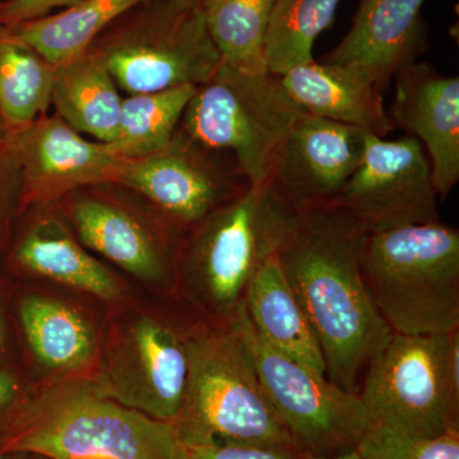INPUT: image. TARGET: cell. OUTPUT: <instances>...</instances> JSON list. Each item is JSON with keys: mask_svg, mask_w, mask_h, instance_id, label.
Returning <instances> with one entry per match:
<instances>
[{"mask_svg": "<svg viewBox=\"0 0 459 459\" xmlns=\"http://www.w3.org/2000/svg\"><path fill=\"white\" fill-rule=\"evenodd\" d=\"M186 343L188 380L172 422L181 443L296 448L263 392L235 320L199 322L186 332Z\"/></svg>", "mask_w": 459, "mask_h": 459, "instance_id": "4", "label": "cell"}, {"mask_svg": "<svg viewBox=\"0 0 459 459\" xmlns=\"http://www.w3.org/2000/svg\"><path fill=\"white\" fill-rule=\"evenodd\" d=\"M69 198V220L83 247L99 253L124 271L148 281H174L172 240L155 234L126 207L98 195H83L81 190Z\"/></svg>", "mask_w": 459, "mask_h": 459, "instance_id": "17", "label": "cell"}, {"mask_svg": "<svg viewBox=\"0 0 459 459\" xmlns=\"http://www.w3.org/2000/svg\"><path fill=\"white\" fill-rule=\"evenodd\" d=\"M50 105L74 131L111 143L119 129L123 98L113 75L95 54L87 51L54 66Z\"/></svg>", "mask_w": 459, "mask_h": 459, "instance_id": "21", "label": "cell"}, {"mask_svg": "<svg viewBox=\"0 0 459 459\" xmlns=\"http://www.w3.org/2000/svg\"><path fill=\"white\" fill-rule=\"evenodd\" d=\"M11 129L5 126V123L3 122L2 117H0V146H2L4 142H7L9 135H11Z\"/></svg>", "mask_w": 459, "mask_h": 459, "instance_id": "36", "label": "cell"}, {"mask_svg": "<svg viewBox=\"0 0 459 459\" xmlns=\"http://www.w3.org/2000/svg\"><path fill=\"white\" fill-rule=\"evenodd\" d=\"M301 113L280 75L244 74L221 65L195 89L178 131L234 157L250 184H255L267 179L277 148Z\"/></svg>", "mask_w": 459, "mask_h": 459, "instance_id": "8", "label": "cell"}, {"mask_svg": "<svg viewBox=\"0 0 459 459\" xmlns=\"http://www.w3.org/2000/svg\"><path fill=\"white\" fill-rule=\"evenodd\" d=\"M362 459H407L424 440L459 429V329L446 334H392L359 389Z\"/></svg>", "mask_w": 459, "mask_h": 459, "instance_id": "2", "label": "cell"}, {"mask_svg": "<svg viewBox=\"0 0 459 459\" xmlns=\"http://www.w3.org/2000/svg\"><path fill=\"white\" fill-rule=\"evenodd\" d=\"M367 135L303 111L277 148L268 178L296 212L331 204L360 166Z\"/></svg>", "mask_w": 459, "mask_h": 459, "instance_id": "14", "label": "cell"}, {"mask_svg": "<svg viewBox=\"0 0 459 459\" xmlns=\"http://www.w3.org/2000/svg\"><path fill=\"white\" fill-rule=\"evenodd\" d=\"M27 402L21 397L17 377L7 370H0V451L22 427Z\"/></svg>", "mask_w": 459, "mask_h": 459, "instance_id": "30", "label": "cell"}, {"mask_svg": "<svg viewBox=\"0 0 459 459\" xmlns=\"http://www.w3.org/2000/svg\"><path fill=\"white\" fill-rule=\"evenodd\" d=\"M16 211H21V177L9 135L0 146V243Z\"/></svg>", "mask_w": 459, "mask_h": 459, "instance_id": "29", "label": "cell"}, {"mask_svg": "<svg viewBox=\"0 0 459 459\" xmlns=\"http://www.w3.org/2000/svg\"><path fill=\"white\" fill-rule=\"evenodd\" d=\"M175 2L179 3V4L195 7V5H201V3L204 2V0H175Z\"/></svg>", "mask_w": 459, "mask_h": 459, "instance_id": "37", "label": "cell"}, {"mask_svg": "<svg viewBox=\"0 0 459 459\" xmlns=\"http://www.w3.org/2000/svg\"><path fill=\"white\" fill-rule=\"evenodd\" d=\"M21 177V211L49 207L77 190L117 186L128 160L92 142L59 117H39L11 133Z\"/></svg>", "mask_w": 459, "mask_h": 459, "instance_id": "13", "label": "cell"}, {"mask_svg": "<svg viewBox=\"0 0 459 459\" xmlns=\"http://www.w3.org/2000/svg\"><path fill=\"white\" fill-rule=\"evenodd\" d=\"M280 80L304 113L356 126L380 138L394 131L383 90L360 68L314 60L290 69Z\"/></svg>", "mask_w": 459, "mask_h": 459, "instance_id": "18", "label": "cell"}, {"mask_svg": "<svg viewBox=\"0 0 459 459\" xmlns=\"http://www.w3.org/2000/svg\"><path fill=\"white\" fill-rule=\"evenodd\" d=\"M437 198L430 162L415 137L385 141L368 133L360 166L328 205L369 234L439 221Z\"/></svg>", "mask_w": 459, "mask_h": 459, "instance_id": "10", "label": "cell"}, {"mask_svg": "<svg viewBox=\"0 0 459 459\" xmlns=\"http://www.w3.org/2000/svg\"><path fill=\"white\" fill-rule=\"evenodd\" d=\"M117 186L143 195L188 231L240 197L250 181L234 157L201 146L178 131L162 150L128 160Z\"/></svg>", "mask_w": 459, "mask_h": 459, "instance_id": "11", "label": "cell"}, {"mask_svg": "<svg viewBox=\"0 0 459 459\" xmlns=\"http://www.w3.org/2000/svg\"><path fill=\"white\" fill-rule=\"evenodd\" d=\"M143 2L83 0L59 13L4 29L56 66L82 56L115 20Z\"/></svg>", "mask_w": 459, "mask_h": 459, "instance_id": "23", "label": "cell"}, {"mask_svg": "<svg viewBox=\"0 0 459 459\" xmlns=\"http://www.w3.org/2000/svg\"><path fill=\"white\" fill-rule=\"evenodd\" d=\"M18 316L30 350L47 369L74 373L95 358L98 340L93 329L62 301L30 295L21 301Z\"/></svg>", "mask_w": 459, "mask_h": 459, "instance_id": "22", "label": "cell"}, {"mask_svg": "<svg viewBox=\"0 0 459 459\" xmlns=\"http://www.w3.org/2000/svg\"><path fill=\"white\" fill-rule=\"evenodd\" d=\"M340 3L276 0L265 39L268 72L282 75L295 66L314 62V44L320 33L333 25Z\"/></svg>", "mask_w": 459, "mask_h": 459, "instance_id": "27", "label": "cell"}, {"mask_svg": "<svg viewBox=\"0 0 459 459\" xmlns=\"http://www.w3.org/2000/svg\"><path fill=\"white\" fill-rule=\"evenodd\" d=\"M0 459H41V457L31 453L0 451Z\"/></svg>", "mask_w": 459, "mask_h": 459, "instance_id": "33", "label": "cell"}, {"mask_svg": "<svg viewBox=\"0 0 459 459\" xmlns=\"http://www.w3.org/2000/svg\"><path fill=\"white\" fill-rule=\"evenodd\" d=\"M362 279L392 333L446 334L459 329V231L437 221L369 232Z\"/></svg>", "mask_w": 459, "mask_h": 459, "instance_id": "3", "label": "cell"}, {"mask_svg": "<svg viewBox=\"0 0 459 459\" xmlns=\"http://www.w3.org/2000/svg\"><path fill=\"white\" fill-rule=\"evenodd\" d=\"M296 448H268L243 444L210 442L202 444L180 443L175 459H303Z\"/></svg>", "mask_w": 459, "mask_h": 459, "instance_id": "28", "label": "cell"}, {"mask_svg": "<svg viewBox=\"0 0 459 459\" xmlns=\"http://www.w3.org/2000/svg\"><path fill=\"white\" fill-rule=\"evenodd\" d=\"M189 360L186 333L151 316L134 320L108 352L96 391L160 421L179 415Z\"/></svg>", "mask_w": 459, "mask_h": 459, "instance_id": "12", "label": "cell"}, {"mask_svg": "<svg viewBox=\"0 0 459 459\" xmlns=\"http://www.w3.org/2000/svg\"><path fill=\"white\" fill-rule=\"evenodd\" d=\"M394 81L389 120L424 147L435 193L444 202L459 180V78L440 74L431 63L415 62Z\"/></svg>", "mask_w": 459, "mask_h": 459, "instance_id": "15", "label": "cell"}, {"mask_svg": "<svg viewBox=\"0 0 459 459\" xmlns=\"http://www.w3.org/2000/svg\"><path fill=\"white\" fill-rule=\"evenodd\" d=\"M407 459H459V429L416 444Z\"/></svg>", "mask_w": 459, "mask_h": 459, "instance_id": "32", "label": "cell"}, {"mask_svg": "<svg viewBox=\"0 0 459 459\" xmlns=\"http://www.w3.org/2000/svg\"><path fill=\"white\" fill-rule=\"evenodd\" d=\"M276 0H204L205 25L222 65L244 74L268 72L265 39Z\"/></svg>", "mask_w": 459, "mask_h": 459, "instance_id": "24", "label": "cell"}, {"mask_svg": "<svg viewBox=\"0 0 459 459\" xmlns=\"http://www.w3.org/2000/svg\"><path fill=\"white\" fill-rule=\"evenodd\" d=\"M263 392L296 448L307 457L356 451L365 430L360 397L287 358L253 327L246 309L235 320Z\"/></svg>", "mask_w": 459, "mask_h": 459, "instance_id": "9", "label": "cell"}, {"mask_svg": "<svg viewBox=\"0 0 459 459\" xmlns=\"http://www.w3.org/2000/svg\"><path fill=\"white\" fill-rule=\"evenodd\" d=\"M195 89L180 86L123 99L119 129L111 146L126 160L152 155L168 146L179 129Z\"/></svg>", "mask_w": 459, "mask_h": 459, "instance_id": "26", "label": "cell"}, {"mask_svg": "<svg viewBox=\"0 0 459 459\" xmlns=\"http://www.w3.org/2000/svg\"><path fill=\"white\" fill-rule=\"evenodd\" d=\"M180 443L172 422L104 397L92 382H66L27 402L22 427L3 451L44 459H175Z\"/></svg>", "mask_w": 459, "mask_h": 459, "instance_id": "6", "label": "cell"}, {"mask_svg": "<svg viewBox=\"0 0 459 459\" xmlns=\"http://www.w3.org/2000/svg\"><path fill=\"white\" fill-rule=\"evenodd\" d=\"M83 0H0V27H12L49 16L56 9L74 7Z\"/></svg>", "mask_w": 459, "mask_h": 459, "instance_id": "31", "label": "cell"}, {"mask_svg": "<svg viewBox=\"0 0 459 459\" xmlns=\"http://www.w3.org/2000/svg\"><path fill=\"white\" fill-rule=\"evenodd\" d=\"M244 309L265 342L313 373L327 377L318 340L276 255L256 272Z\"/></svg>", "mask_w": 459, "mask_h": 459, "instance_id": "20", "label": "cell"}, {"mask_svg": "<svg viewBox=\"0 0 459 459\" xmlns=\"http://www.w3.org/2000/svg\"><path fill=\"white\" fill-rule=\"evenodd\" d=\"M54 66L0 27V117L12 132L47 115Z\"/></svg>", "mask_w": 459, "mask_h": 459, "instance_id": "25", "label": "cell"}, {"mask_svg": "<svg viewBox=\"0 0 459 459\" xmlns=\"http://www.w3.org/2000/svg\"><path fill=\"white\" fill-rule=\"evenodd\" d=\"M126 95L201 86L222 65L201 5L146 0L91 44Z\"/></svg>", "mask_w": 459, "mask_h": 459, "instance_id": "7", "label": "cell"}, {"mask_svg": "<svg viewBox=\"0 0 459 459\" xmlns=\"http://www.w3.org/2000/svg\"><path fill=\"white\" fill-rule=\"evenodd\" d=\"M295 214L267 178L188 230L180 252L181 277L207 322L229 325L238 319L247 287L276 255Z\"/></svg>", "mask_w": 459, "mask_h": 459, "instance_id": "5", "label": "cell"}, {"mask_svg": "<svg viewBox=\"0 0 459 459\" xmlns=\"http://www.w3.org/2000/svg\"><path fill=\"white\" fill-rule=\"evenodd\" d=\"M303 459H362L358 452L352 451L350 453H344V455H334V457H307L305 455Z\"/></svg>", "mask_w": 459, "mask_h": 459, "instance_id": "35", "label": "cell"}, {"mask_svg": "<svg viewBox=\"0 0 459 459\" xmlns=\"http://www.w3.org/2000/svg\"><path fill=\"white\" fill-rule=\"evenodd\" d=\"M5 344H7V325H5L4 314L0 305V353L4 351Z\"/></svg>", "mask_w": 459, "mask_h": 459, "instance_id": "34", "label": "cell"}, {"mask_svg": "<svg viewBox=\"0 0 459 459\" xmlns=\"http://www.w3.org/2000/svg\"><path fill=\"white\" fill-rule=\"evenodd\" d=\"M365 234L342 211L320 205L296 212L276 253L318 340L325 376L356 394L370 361L394 334L362 279Z\"/></svg>", "mask_w": 459, "mask_h": 459, "instance_id": "1", "label": "cell"}, {"mask_svg": "<svg viewBox=\"0 0 459 459\" xmlns=\"http://www.w3.org/2000/svg\"><path fill=\"white\" fill-rule=\"evenodd\" d=\"M12 258L21 270L89 292L102 300H117L122 295L117 277L93 258L53 213L44 212L33 220L18 240Z\"/></svg>", "mask_w": 459, "mask_h": 459, "instance_id": "19", "label": "cell"}, {"mask_svg": "<svg viewBox=\"0 0 459 459\" xmlns=\"http://www.w3.org/2000/svg\"><path fill=\"white\" fill-rule=\"evenodd\" d=\"M425 0H361L352 26L320 62L368 72L383 91L428 49Z\"/></svg>", "mask_w": 459, "mask_h": 459, "instance_id": "16", "label": "cell"}]
</instances>
